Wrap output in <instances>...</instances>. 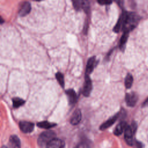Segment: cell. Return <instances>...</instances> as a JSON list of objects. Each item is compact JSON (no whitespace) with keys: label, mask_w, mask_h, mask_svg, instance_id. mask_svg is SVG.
<instances>
[{"label":"cell","mask_w":148,"mask_h":148,"mask_svg":"<svg viewBox=\"0 0 148 148\" xmlns=\"http://www.w3.org/2000/svg\"><path fill=\"white\" fill-rule=\"evenodd\" d=\"M31 10V5L29 2H24L21 5L18 14L20 16H25L28 14Z\"/></svg>","instance_id":"8fae6325"},{"label":"cell","mask_w":148,"mask_h":148,"mask_svg":"<svg viewBox=\"0 0 148 148\" xmlns=\"http://www.w3.org/2000/svg\"><path fill=\"white\" fill-rule=\"evenodd\" d=\"M56 125V123H50L47 121H40L37 123V126L39 127V128H45V129H49L51 128L54 126Z\"/></svg>","instance_id":"e0dca14e"},{"label":"cell","mask_w":148,"mask_h":148,"mask_svg":"<svg viewBox=\"0 0 148 148\" xmlns=\"http://www.w3.org/2000/svg\"><path fill=\"white\" fill-rule=\"evenodd\" d=\"M20 130L24 133H30L34 128V124L27 121H21L19 123Z\"/></svg>","instance_id":"8992f818"},{"label":"cell","mask_w":148,"mask_h":148,"mask_svg":"<svg viewBox=\"0 0 148 148\" xmlns=\"http://www.w3.org/2000/svg\"><path fill=\"white\" fill-rule=\"evenodd\" d=\"M97 64L96 60H95V57L92 56L90 58H88L87 60V65H86V74L89 75L94 70V68Z\"/></svg>","instance_id":"30bf717a"},{"label":"cell","mask_w":148,"mask_h":148,"mask_svg":"<svg viewBox=\"0 0 148 148\" xmlns=\"http://www.w3.org/2000/svg\"><path fill=\"white\" fill-rule=\"evenodd\" d=\"M146 106H148V98L143 102V103L142 104V106H143V107Z\"/></svg>","instance_id":"484cf974"},{"label":"cell","mask_w":148,"mask_h":148,"mask_svg":"<svg viewBox=\"0 0 148 148\" xmlns=\"http://www.w3.org/2000/svg\"><path fill=\"white\" fill-rule=\"evenodd\" d=\"M2 148H9V147H7V146H3L2 147Z\"/></svg>","instance_id":"4316f807"},{"label":"cell","mask_w":148,"mask_h":148,"mask_svg":"<svg viewBox=\"0 0 148 148\" xmlns=\"http://www.w3.org/2000/svg\"><path fill=\"white\" fill-rule=\"evenodd\" d=\"M131 128H132L133 131H134V133H135V131H136V128H137V125H136V123L134 122V121H133V122L132 123V124H131Z\"/></svg>","instance_id":"cb8c5ba5"},{"label":"cell","mask_w":148,"mask_h":148,"mask_svg":"<svg viewBox=\"0 0 148 148\" xmlns=\"http://www.w3.org/2000/svg\"><path fill=\"white\" fill-rule=\"evenodd\" d=\"M75 148H91L90 145L86 142H81L79 143Z\"/></svg>","instance_id":"7402d4cb"},{"label":"cell","mask_w":148,"mask_h":148,"mask_svg":"<svg viewBox=\"0 0 148 148\" xmlns=\"http://www.w3.org/2000/svg\"><path fill=\"white\" fill-rule=\"evenodd\" d=\"M92 82L89 75H85V80H84V83L83 89V94L85 97L89 96L92 90Z\"/></svg>","instance_id":"3957f363"},{"label":"cell","mask_w":148,"mask_h":148,"mask_svg":"<svg viewBox=\"0 0 148 148\" xmlns=\"http://www.w3.org/2000/svg\"><path fill=\"white\" fill-rule=\"evenodd\" d=\"M125 102L128 106L133 107L135 105L138 101V95L135 92L127 93L125 95Z\"/></svg>","instance_id":"52a82bcc"},{"label":"cell","mask_w":148,"mask_h":148,"mask_svg":"<svg viewBox=\"0 0 148 148\" xmlns=\"http://www.w3.org/2000/svg\"><path fill=\"white\" fill-rule=\"evenodd\" d=\"M133 76L131 74L128 73L125 78V86L127 88H130L133 83Z\"/></svg>","instance_id":"d6986e66"},{"label":"cell","mask_w":148,"mask_h":148,"mask_svg":"<svg viewBox=\"0 0 148 148\" xmlns=\"http://www.w3.org/2000/svg\"><path fill=\"white\" fill-rule=\"evenodd\" d=\"M136 147L137 148H143L142 145V143L140 142L136 141Z\"/></svg>","instance_id":"d4e9b609"},{"label":"cell","mask_w":148,"mask_h":148,"mask_svg":"<svg viewBox=\"0 0 148 148\" xmlns=\"http://www.w3.org/2000/svg\"><path fill=\"white\" fill-rule=\"evenodd\" d=\"M127 126V124L125 121H121L116 127V128L113 131L114 134L116 136L120 135L123 133V132L124 131Z\"/></svg>","instance_id":"9a60e30c"},{"label":"cell","mask_w":148,"mask_h":148,"mask_svg":"<svg viewBox=\"0 0 148 148\" xmlns=\"http://www.w3.org/2000/svg\"><path fill=\"white\" fill-rule=\"evenodd\" d=\"M82 119V113L79 109H77L73 113L70 120V122L72 125L78 124Z\"/></svg>","instance_id":"7c38bea8"},{"label":"cell","mask_w":148,"mask_h":148,"mask_svg":"<svg viewBox=\"0 0 148 148\" xmlns=\"http://www.w3.org/2000/svg\"><path fill=\"white\" fill-rule=\"evenodd\" d=\"M46 148H65V143L60 139L54 138L46 145Z\"/></svg>","instance_id":"ba28073f"},{"label":"cell","mask_w":148,"mask_h":148,"mask_svg":"<svg viewBox=\"0 0 148 148\" xmlns=\"http://www.w3.org/2000/svg\"><path fill=\"white\" fill-rule=\"evenodd\" d=\"M9 148H21V142L17 136L13 135L10 136L9 142Z\"/></svg>","instance_id":"4fadbf2b"},{"label":"cell","mask_w":148,"mask_h":148,"mask_svg":"<svg viewBox=\"0 0 148 148\" xmlns=\"http://www.w3.org/2000/svg\"><path fill=\"white\" fill-rule=\"evenodd\" d=\"M73 6L76 10H80L82 9L87 12L90 9V3L87 1H73Z\"/></svg>","instance_id":"5b68a950"},{"label":"cell","mask_w":148,"mask_h":148,"mask_svg":"<svg viewBox=\"0 0 148 148\" xmlns=\"http://www.w3.org/2000/svg\"><path fill=\"white\" fill-rule=\"evenodd\" d=\"M128 36H129V32L128 31H125L124 32L123 34L122 35L121 37V39L120 40V49L123 51L125 49V44H126V42L127 41V39H128Z\"/></svg>","instance_id":"2e32d148"},{"label":"cell","mask_w":148,"mask_h":148,"mask_svg":"<svg viewBox=\"0 0 148 148\" xmlns=\"http://www.w3.org/2000/svg\"><path fill=\"white\" fill-rule=\"evenodd\" d=\"M119 113H116V114L113 116L112 117L109 118L107 121L104 122L102 124H101L99 127V129L101 130H105L106 128H108L109 127L112 125L116 122V121L119 118Z\"/></svg>","instance_id":"9c48e42d"},{"label":"cell","mask_w":148,"mask_h":148,"mask_svg":"<svg viewBox=\"0 0 148 148\" xmlns=\"http://www.w3.org/2000/svg\"><path fill=\"white\" fill-rule=\"evenodd\" d=\"M134 132L133 131L131 125H127L125 130H124V139L126 143L129 146H132L134 144L133 140V135Z\"/></svg>","instance_id":"277c9868"},{"label":"cell","mask_w":148,"mask_h":148,"mask_svg":"<svg viewBox=\"0 0 148 148\" xmlns=\"http://www.w3.org/2000/svg\"><path fill=\"white\" fill-rule=\"evenodd\" d=\"M56 133L51 130L43 132L40 134L38 139V143L40 146H46L50 141L56 138Z\"/></svg>","instance_id":"7a4b0ae2"},{"label":"cell","mask_w":148,"mask_h":148,"mask_svg":"<svg viewBox=\"0 0 148 148\" xmlns=\"http://www.w3.org/2000/svg\"><path fill=\"white\" fill-rule=\"evenodd\" d=\"M56 76V77L58 81V82L59 83L60 85L62 87L64 88V86H65V82H64V75H62V73L58 72H57L55 75Z\"/></svg>","instance_id":"44dd1931"},{"label":"cell","mask_w":148,"mask_h":148,"mask_svg":"<svg viewBox=\"0 0 148 148\" xmlns=\"http://www.w3.org/2000/svg\"><path fill=\"white\" fill-rule=\"evenodd\" d=\"M123 19L122 17H121V16H120L116 24L114 25V28H113V31L114 32H119L121 29L123 28Z\"/></svg>","instance_id":"ffe728a7"},{"label":"cell","mask_w":148,"mask_h":148,"mask_svg":"<svg viewBox=\"0 0 148 148\" xmlns=\"http://www.w3.org/2000/svg\"><path fill=\"white\" fill-rule=\"evenodd\" d=\"M98 2L100 5H109L112 3V2L111 1H105V0H99V1H98Z\"/></svg>","instance_id":"603a6c76"},{"label":"cell","mask_w":148,"mask_h":148,"mask_svg":"<svg viewBox=\"0 0 148 148\" xmlns=\"http://www.w3.org/2000/svg\"><path fill=\"white\" fill-rule=\"evenodd\" d=\"M123 19V28L124 32L132 30L137 25L138 21L139 20V17L138 16L132 12H128L126 11H123L121 14Z\"/></svg>","instance_id":"6da1fadb"},{"label":"cell","mask_w":148,"mask_h":148,"mask_svg":"<svg viewBox=\"0 0 148 148\" xmlns=\"http://www.w3.org/2000/svg\"><path fill=\"white\" fill-rule=\"evenodd\" d=\"M65 93L67 95L69 103L71 105L72 104H75L77 101V97L76 93L75 92L74 90L68 89V90H66Z\"/></svg>","instance_id":"5bb4252c"},{"label":"cell","mask_w":148,"mask_h":148,"mask_svg":"<svg viewBox=\"0 0 148 148\" xmlns=\"http://www.w3.org/2000/svg\"><path fill=\"white\" fill-rule=\"evenodd\" d=\"M25 103L24 100L18 97H14L12 98L13 107L14 108H18Z\"/></svg>","instance_id":"ac0fdd59"}]
</instances>
